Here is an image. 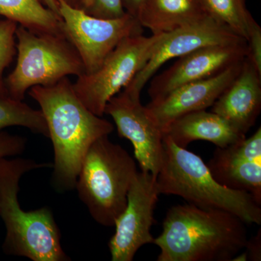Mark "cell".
Listing matches in <instances>:
<instances>
[{
  "label": "cell",
  "mask_w": 261,
  "mask_h": 261,
  "mask_svg": "<svg viewBox=\"0 0 261 261\" xmlns=\"http://www.w3.org/2000/svg\"><path fill=\"white\" fill-rule=\"evenodd\" d=\"M28 92L47 122L54 149L53 186L58 192L73 190L89 147L112 133L114 126L84 106L68 77L53 85L34 86Z\"/></svg>",
  "instance_id": "1"
},
{
  "label": "cell",
  "mask_w": 261,
  "mask_h": 261,
  "mask_svg": "<svg viewBox=\"0 0 261 261\" xmlns=\"http://www.w3.org/2000/svg\"><path fill=\"white\" fill-rule=\"evenodd\" d=\"M247 242L245 223L238 216L187 203L168 211L153 244L161 249L158 261H232Z\"/></svg>",
  "instance_id": "2"
},
{
  "label": "cell",
  "mask_w": 261,
  "mask_h": 261,
  "mask_svg": "<svg viewBox=\"0 0 261 261\" xmlns=\"http://www.w3.org/2000/svg\"><path fill=\"white\" fill-rule=\"evenodd\" d=\"M53 167L50 163L31 159L0 160V216L6 228L3 244L5 254L33 261H68L63 250L59 228L49 207L22 210L18 200L20 180L38 168Z\"/></svg>",
  "instance_id": "3"
},
{
  "label": "cell",
  "mask_w": 261,
  "mask_h": 261,
  "mask_svg": "<svg viewBox=\"0 0 261 261\" xmlns=\"http://www.w3.org/2000/svg\"><path fill=\"white\" fill-rule=\"evenodd\" d=\"M162 163L156 181L161 195L178 196L205 209L228 211L245 224H261V205L247 192L221 185L200 156L163 135Z\"/></svg>",
  "instance_id": "4"
},
{
  "label": "cell",
  "mask_w": 261,
  "mask_h": 261,
  "mask_svg": "<svg viewBox=\"0 0 261 261\" xmlns=\"http://www.w3.org/2000/svg\"><path fill=\"white\" fill-rule=\"evenodd\" d=\"M138 173L135 161L108 135L98 139L84 156L75 189L98 224L113 226L126 207L130 185Z\"/></svg>",
  "instance_id": "5"
},
{
  "label": "cell",
  "mask_w": 261,
  "mask_h": 261,
  "mask_svg": "<svg viewBox=\"0 0 261 261\" xmlns=\"http://www.w3.org/2000/svg\"><path fill=\"white\" fill-rule=\"evenodd\" d=\"M15 36L16 65L5 78L10 97L23 101L34 86L53 85L68 75L85 73L80 54L64 33L36 34L18 25Z\"/></svg>",
  "instance_id": "6"
},
{
  "label": "cell",
  "mask_w": 261,
  "mask_h": 261,
  "mask_svg": "<svg viewBox=\"0 0 261 261\" xmlns=\"http://www.w3.org/2000/svg\"><path fill=\"white\" fill-rule=\"evenodd\" d=\"M165 34H140L121 41L95 72L77 77L73 87L81 102L94 115L102 117L110 99L143 68Z\"/></svg>",
  "instance_id": "7"
},
{
  "label": "cell",
  "mask_w": 261,
  "mask_h": 261,
  "mask_svg": "<svg viewBox=\"0 0 261 261\" xmlns=\"http://www.w3.org/2000/svg\"><path fill=\"white\" fill-rule=\"evenodd\" d=\"M58 1L62 30L80 54L85 68L84 74L95 72L123 39L143 33L138 20L128 13L119 18H98L70 6L63 0Z\"/></svg>",
  "instance_id": "8"
},
{
  "label": "cell",
  "mask_w": 261,
  "mask_h": 261,
  "mask_svg": "<svg viewBox=\"0 0 261 261\" xmlns=\"http://www.w3.org/2000/svg\"><path fill=\"white\" fill-rule=\"evenodd\" d=\"M160 195L156 176L144 171L137 173L126 207L115 222L116 231L108 244L111 260L132 261L141 247L153 243L150 230Z\"/></svg>",
  "instance_id": "9"
},
{
  "label": "cell",
  "mask_w": 261,
  "mask_h": 261,
  "mask_svg": "<svg viewBox=\"0 0 261 261\" xmlns=\"http://www.w3.org/2000/svg\"><path fill=\"white\" fill-rule=\"evenodd\" d=\"M105 114L112 117L118 135L132 142L141 170L157 177L162 163L163 133L140 102V95L123 89L110 99Z\"/></svg>",
  "instance_id": "10"
},
{
  "label": "cell",
  "mask_w": 261,
  "mask_h": 261,
  "mask_svg": "<svg viewBox=\"0 0 261 261\" xmlns=\"http://www.w3.org/2000/svg\"><path fill=\"white\" fill-rule=\"evenodd\" d=\"M247 42L210 15L165 34L149 61L124 89L140 95L142 89L166 62L206 46Z\"/></svg>",
  "instance_id": "11"
},
{
  "label": "cell",
  "mask_w": 261,
  "mask_h": 261,
  "mask_svg": "<svg viewBox=\"0 0 261 261\" xmlns=\"http://www.w3.org/2000/svg\"><path fill=\"white\" fill-rule=\"evenodd\" d=\"M247 55L245 41L206 46L178 58L172 66L151 82L148 89L151 100L165 97L185 84L214 76L243 61Z\"/></svg>",
  "instance_id": "12"
},
{
  "label": "cell",
  "mask_w": 261,
  "mask_h": 261,
  "mask_svg": "<svg viewBox=\"0 0 261 261\" xmlns=\"http://www.w3.org/2000/svg\"><path fill=\"white\" fill-rule=\"evenodd\" d=\"M244 61V60H243ZM243 61L210 78L185 84L145 106L151 119L163 130L181 116L211 107L241 70Z\"/></svg>",
  "instance_id": "13"
},
{
  "label": "cell",
  "mask_w": 261,
  "mask_h": 261,
  "mask_svg": "<svg viewBox=\"0 0 261 261\" xmlns=\"http://www.w3.org/2000/svg\"><path fill=\"white\" fill-rule=\"evenodd\" d=\"M212 107L213 113L244 135L255 125L261 110V73L247 57L239 74Z\"/></svg>",
  "instance_id": "14"
},
{
  "label": "cell",
  "mask_w": 261,
  "mask_h": 261,
  "mask_svg": "<svg viewBox=\"0 0 261 261\" xmlns=\"http://www.w3.org/2000/svg\"><path fill=\"white\" fill-rule=\"evenodd\" d=\"M163 135L182 148L196 140L207 141L223 148L246 137L219 115L205 110L188 113L171 122L163 130Z\"/></svg>",
  "instance_id": "15"
},
{
  "label": "cell",
  "mask_w": 261,
  "mask_h": 261,
  "mask_svg": "<svg viewBox=\"0 0 261 261\" xmlns=\"http://www.w3.org/2000/svg\"><path fill=\"white\" fill-rule=\"evenodd\" d=\"M207 15L199 0H147L137 15L152 34H168Z\"/></svg>",
  "instance_id": "16"
},
{
  "label": "cell",
  "mask_w": 261,
  "mask_h": 261,
  "mask_svg": "<svg viewBox=\"0 0 261 261\" xmlns=\"http://www.w3.org/2000/svg\"><path fill=\"white\" fill-rule=\"evenodd\" d=\"M207 166L221 185L251 194L261 205V163L228 159L215 150Z\"/></svg>",
  "instance_id": "17"
},
{
  "label": "cell",
  "mask_w": 261,
  "mask_h": 261,
  "mask_svg": "<svg viewBox=\"0 0 261 261\" xmlns=\"http://www.w3.org/2000/svg\"><path fill=\"white\" fill-rule=\"evenodd\" d=\"M0 16L36 34H61L62 19L40 0H0Z\"/></svg>",
  "instance_id": "18"
},
{
  "label": "cell",
  "mask_w": 261,
  "mask_h": 261,
  "mask_svg": "<svg viewBox=\"0 0 261 261\" xmlns=\"http://www.w3.org/2000/svg\"><path fill=\"white\" fill-rule=\"evenodd\" d=\"M207 15L245 40L257 23L247 9L246 0H199Z\"/></svg>",
  "instance_id": "19"
},
{
  "label": "cell",
  "mask_w": 261,
  "mask_h": 261,
  "mask_svg": "<svg viewBox=\"0 0 261 261\" xmlns=\"http://www.w3.org/2000/svg\"><path fill=\"white\" fill-rule=\"evenodd\" d=\"M23 126L49 137L47 122L41 110L33 109L23 101L0 96V132L9 126Z\"/></svg>",
  "instance_id": "20"
},
{
  "label": "cell",
  "mask_w": 261,
  "mask_h": 261,
  "mask_svg": "<svg viewBox=\"0 0 261 261\" xmlns=\"http://www.w3.org/2000/svg\"><path fill=\"white\" fill-rule=\"evenodd\" d=\"M18 25L16 22L8 19L0 20V96L8 97L3 76L17 54L15 32ZM9 97V96H8Z\"/></svg>",
  "instance_id": "21"
},
{
  "label": "cell",
  "mask_w": 261,
  "mask_h": 261,
  "mask_svg": "<svg viewBox=\"0 0 261 261\" xmlns=\"http://www.w3.org/2000/svg\"><path fill=\"white\" fill-rule=\"evenodd\" d=\"M80 10L95 18L116 19L126 14L123 0H82Z\"/></svg>",
  "instance_id": "22"
},
{
  "label": "cell",
  "mask_w": 261,
  "mask_h": 261,
  "mask_svg": "<svg viewBox=\"0 0 261 261\" xmlns=\"http://www.w3.org/2000/svg\"><path fill=\"white\" fill-rule=\"evenodd\" d=\"M27 140L6 132H0V160L20 154L25 149Z\"/></svg>",
  "instance_id": "23"
},
{
  "label": "cell",
  "mask_w": 261,
  "mask_h": 261,
  "mask_svg": "<svg viewBox=\"0 0 261 261\" xmlns=\"http://www.w3.org/2000/svg\"><path fill=\"white\" fill-rule=\"evenodd\" d=\"M247 43V58L261 73V28L258 23L252 27Z\"/></svg>",
  "instance_id": "24"
},
{
  "label": "cell",
  "mask_w": 261,
  "mask_h": 261,
  "mask_svg": "<svg viewBox=\"0 0 261 261\" xmlns=\"http://www.w3.org/2000/svg\"><path fill=\"white\" fill-rule=\"evenodd\" d=\"M245 250L247 260L260 261L261 260V230L255 236L252 237L250 240H247Z\"/></svg>",
  "instance_id": "25"
},
{
  "label": "cell",
  "mask_w": 261,
  "mask_h": 261,
  "mask_svg": "<svg viewBox=\"0 0 261 261\" xmlns=\"http://www.w3.org/2000/svg\"><path fill=\"white\" fill-rule=\"evenodd\" d=\"M147 0H123V8L126 13L137 18L142 7Z\"/></svg>",
  "instance_id": "26"
},
{
  "label": "cell",
  "mask_w": 261,
  "mask_h": 261,
  "mask_svg": "<svg viewBox=\"0 0 261 261\" xmlns=\"http://www.w3.org/2000/svg\"><path fill=\"white\" fill-rule=\"evenodd\" d=\"M40 2L46 8H49L55 14H56L59 18H61V15H60L59 4H58V0H40Z\"/></svg>",
  "instance_id": "27"
},
{
  "label": "cell",
  "mask_w": 261,
  "mask_h": 261,
  "mask_svg": "<svg viewBox=\"0 0 261 261\" xmlns=\"http://www.w3.org/2000/svg\"><path fill=\"white\" fill-rule=\"evenodd\" d=\"M63 1L67 4L69 5L70 6L73 7V8L80 9L81 1L82 0H63Z\"/></svg>",
  "instance_id": "28"
}]
</instances>
